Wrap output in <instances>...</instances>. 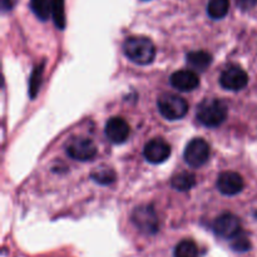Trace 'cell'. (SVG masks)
Wrapping results in <instances>:
<instances>
[{
  "label": "cell",
  "mask_w": 257,
  "mask_h": 257,
  "mask_svg": "<svg viewBox=\"0 0 257 257\" xmlns=\"http://www.w3.org/2000/svg\"><path fill=\"white\" fill-rule=\"evenodd\" d=\"M210 145L203 138H193L186 146L185 153H183L187 165L193 168H198L205 165L208 161V158H210Z\"/></svg>",
  "instance_id": "cell-4"
},
{
  "label": "cell",
  "mask_w": 257,
  "mask_h": 257,
  "mask_svg": "<svg viewBox=\"0 0 257 257\" xmlns=\"http://www.w3.org/2000/svg\"><path fill=\"white\" fill-rule=\"evenodd\" d=\"M90 177L99 185H110L115 181V172L109 167H99L90 173Z\"/></svg>",
  "instance_id": "cell-19"
},
{
  "label": "cell",
  "mask_w": 257,
  "mask_h": 257,
  "mask_svg": "<svg viewBox=\"0 0 257 257\" xmlns=\"http://www.w3.org/2000/svg\"><path fill=\"white\" fill-rule=\"evenodd\" d=\"M123 50L128 59L140 65H147L156 57L155 44L146 37H130L123 44Z\"/></svg>",
  "instance_id": "cell-1"
},
{
  "label": "cell",
  "mask_w": 257,
  "mask_h": 257,
  "mask_svg": "<svg viewBox=\"0 0 257 257\" xmlns=\"http://www.w3.org/2000/svg\"><path fill=\"white\" fill-rule=\"evenodd\" d=\"M43 64L38 65L34 70H33L32 75H30L29 80V95L32 99H34L38 94V90H39L40 84H42V74H43Z\"/></svg>",
  "instance_id": "cell-20"
},
{
  "label": "cell",
  "mask_w": 257,
  "mask_h": 257,
  "mask_svg": "<svg viewBox=\"0 0 257 257\" xmlns=\"http://www.w3.org/2000/svg\"><path fill=\"white\" fill-rule=\"evenodd\" d=\"M132 221L141 231L146 233H155L160 227V221L152 206H140L132 213Z\"/></svg>",
  "instance_id": "cell-5"
},
{
  "label": "cell",
  "mask_w": 257,
  "mask_h": 257,
  "mask_svg": "<svg viewBox=\"0 0 257 257\" xmlns=\"http://www.w3.org/2000/svg\"><path fill=\"white\" fill-rule=\"evenodd\" d=\"M236 4H237V7L241 10L246 12V10H250L255 7L257 4V0H236Z\"/></svg>",
  "instance_id": "cell-22"
},
{
  "label": "cell",
  "mask_w": 257,
  "mask_h": 257,
  "mask_svg": "<svg viewBox=\"0 0 257 257\" xmlns=\"http://www.w3.org/2000/svg\"><path fill=\"white\" fill-rule=\"evenodd\" d=\"M67 155L75 161H90L97 156V147L89 138L75 137L68 143Z\"/></svg>",
  "instance_id": "cell-6"
},
{
  "label": "cell",
  "mask_w": 257,
  "mask_h": 257,
  "mask_svg": "<svg viewBox=\"0 0 257 257\" xmlns=\"http://www.w3.org/2000/svg\"><path fill=\"white\" fill-rule=\"evenodd\" d=\"M245 187L242 176L233 171H226L221 173L217 178V188L222 195L235 196L238 195Z\"/></svg>",
  "instance_id": "cell-10"
},
{
  "label": "cell",
  "mask_w": 257,
  "mask_h": 257,
  "mask_svg": "<svg viewBox=\"0 0 257 257\" xmlns=\"http://www.w3.org/2000/svg\"><path fill=\"white\" fill-rule=\"evenodd\" d=\"M175 257H198V247L192 240H182L175 248Z\"/></svg>",
  "instance_id": "cell-17"
},
{
  "label": "cell",
  "mask_w": 257,
  "mask_h": 257,
  "mask_svg": "<svg viewBox=\"0 0 257 257\" xmlns=\"http://www.w3.org/2000/svg\"><path fill=\"white\" fill-rule=\"evenodd\" d=\"M131 135V127L127 120L122 117H113L105 124V136L115 145L125 142Z\"/></svg>",
  "instance_id": "cell-11"
},
{
  "label": "cell",
  "mask_w": 257,
  "mask_h": 257,
  "mask_svg": "<svg viewBox=\"0 0 257 257\" xmlns=\"http://www.w3.org/2000/svg\"><path fill=\"white\" fill-rule=\"evenodd\" d=\"M173 88L181 92H191L200 85V78L192 69L177 70L171 75L170 79Z\"/></svg>",
  "instance_id": "cell-12"
},
{
  "label": "cell",
  "mask_w": 257,
  "mask_h": 257,
  "mask_svg": "<svg viewBox=\"0 0 257 257\" xmlns=\"http://www.w3.org/2000/svg\"><path fill=\"white\" fill-rule=\"evenodd\" d=\"M216 235L223 238H233L241 232V222L233 213H222L218 216L212 225Z\"/></svg>",
  "instance_id": "cell-8"
},
{
  "label": "cell",
  "mask_w": 257,
  "mask_h": 257,
  "mask_svg": "<svg viewBox=\"0 0 257 257\" xmlns=\"http://www.w3.org/2000/svg\"><path fill=\"white\" fill-rule=\"evenodd\" d=\"M52 17L58 29L65 28V4L64 0H52Z\"/></svg>",
  "instance_id": "cell-18"
},
{
  "label": "cell",
  "mask_w": 257,
  "mask_h": 257,
  "mask_svg": "<svg viewBox=\"0 0 257 257\" xmlns=\"http://www.w3.org/2000/svg\"><path fill=\"white\" fill-rule=\"evenodd\" d=\"M211 63H212V57L210 53L205 50H197V52H191L187 54V64L192 70L205 72L210 67Z\"/></svg>",
  "instance_id": "cell-13"
},
{
  "label": "cell",
  "mask_w": 257,
  "mask_h": 257,
  "mask_svg": "<svg viewBox=\"0 0 257 257\" xmlns=\"http://www.w3.org/2000/svg\"><path fill=\"white\" fill-rule=\"evenodd\" d=\"M158 110L163 118L168 120H177L185 117L188 112V103L181 95L165 93L158 98Z\"/></svg>",
  "instance_id": "cell-3"
},
{
  "label": "cell",
  "mask_w": 257,
  "mask_h": 257,
  "mask_svg": "<svg viewBox=\"0 0 257 257\" xmlns=\"http://www.w3.org/2000/svg\"><path fill=\"white\" fill-rule=\"evenodd\" d=\"M30 9L38 19L45 22L52 14V0H30Z\"/></svg>",
  "instance_id": "cell-16"
},
{
  "label": "cell",
  "mask_w": 257,
  "mask_h": 257,
  "mask_svg": "<svg viewBox=\"0 0 257 257\" xmlns=\"http://www.w3.org/2000/svg\"><path fill=\"white\" fill-rule=\"evenodd\" d=\"M232 247L233 250L238 251V252H243V251H247L250 250L251 247V243L248 241V238L246 236L241 235V232L238 233L236 237L232 238Z\"/></svg>",
  "instance_id": "cell-21"
},
{
  "label": "cell",
  "mask_w": 257,
  "mask_h": 257,
  "mask_svg": "<svg viewBox=\"0 0 257 257\" xmlns=\"http://www.w3.org/2000/svg\"><path fill=\"white\" fill-rule=\"evenodd\" d=\"M230 8V0H208L207 13L210 18L218 20L226 17Z\"/></svg>",
  "instance_id": "cell-15"
},
{
  "label": "cell",
  "mask_w": 257,
  "mask_h": 257,
  "mask_svg": "<svg viewBox=\"0 0 257 257\" xmlns=\"http://www.w3.org/2000/svg\"><path fill=\"white\" fill-rule=\"evenodd\" d=\"M143 155L148 162L158 165L167 161V158L171 156V146L163 138H153L145 146Z\"/></svg>",
  "instance_id": "cell-9"
},
{
  "label": "cell",
  "mask_w": 257,
  "mask_h": 257,
  "mask_svg": "<svg viewBox=\"0 0 257 257\" xmlns=\"http://www.w3.org/2000/svg\"><path fill=\"white\" fill-rule=\"evenodd\" d=\"M171 185L177 191H190L196 185V177L193 173L183 171V172L173 176L171 180Z\"/></svg>",
  "instance_id": "cell-14"
},
{
  "label": "cell",
  "mask_w": 257,
  "mask_h": 257,
  "mask_svg": "<svg viewBox=\"0 0 257 257\" xmlns=\"http://www.w3.org/2000/svg\"><path fill=\"white\" fill-rule=\"evenodd\" d=\"M227 114V105L216 98H207L197 108V119L208 128H216L222 124Z\"/></svg>",
  "instance_id": "cell-2"
},
{
  "label": "cell",
  "mask_w": 257,
  "mask_h": 257,
  "mask_svg": "<svg viewBox=\"0 0 257 257\" xmlns=\"http://www.w3.org/2000/svg\"><path fill=\"white\" fill-rule=\"evenodd\" d=\"M248 83V75L238 65H230L220 75L221 87L232 92L243 89Z\"/></svg>",
  "instance_id": "cell-7"
}]
</instances>
